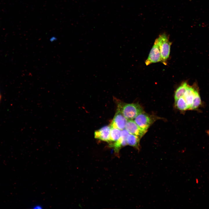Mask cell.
Wrapping results in <instances>:
<instances>
[{
  "label": "cell",
  "instance_id": "1",
  "mask_svg": "<svg viewBox=\"0 0 209 209\" xmlns=\"http://www.w3.org/2000/svg\"><path fill=\"white\" fill-rule=\"evenodd\" d=\"M117 110L127 120H132L143 112V108L138 103H126L121 102H118Z\"/></svg>",
  "mask_w": 209,
  "mask_h": 209
},
{
  "label": "cell",
  "instance_id": "2",
  "mask_svg": "<svg viewBox=\"0 0 209 209\" xmlns=\"http://www.w3.org/2000/svg\"><path fill=\"white\" fill-rule=\"evenodd\" d=\"M156 39L159 46L161 62L166 65L167 60L169 56L172 43L169 41L168 36L165 33L160 35Z\"/></svg>",
  "mask_w": 209,
  "mask_h": 209
},
{
  "label": "cell",
  "instance_id": "3",
  "mask_svg": "<svg viewBox=\"0 0 209 209\" xmlns=\"http://www.w3.org/2000/svg\"><path fill=\"white\" fill-rule=\"evenodd\" d=\"M134 121L140 128L146 132L153 121L151 117L143 112L138 114Z\"/></svg>",
  "mask_w": 209,
  "mask_h": 209
},
{
  "label": "cell",
  "instance_id": "4",
  "mask_svg": "<svg viewBox=\"0 0 209 209\" xmlns=\"http://www.w3.org/2000/svg\"><path fill=\"white\" fill-rule=\"evenodd\" d=\"M162 62V59L159 46L156 39L149 53V56L145 62L146 65L154 63Z\"/></svg>",
  "mask_w": 209,
  "mask_h": 209
},
{
  "label": "cell",
  "instance_id": "5",
  "mask_svg": "<svg viewBox=\"0 0 209 209\" xmlns=\"http://www.w3.org/2000/svg\"><path fill=\"white\" fill-rule=\"evenodd\" d=\"M127 120L119 111L117 110L110 126L111 128H117L122 130L125 129Z\"/></svg>",
  "mask_w": 209,
  "mask_h": 209
},
{
  "label": "cell",
  "instance_id": "6",
  "mask_svg": "<svg viewBox=\"0 0 209 209\" xmlns=\"http://www.w3.org/2000/svg\"><path fill=\"white\" fill-rule=\"evenodd\" d=\"M125 129L130 134L136 135L140 138L146 132L140 128L132 120H127Z\"/></svg>",
  "mask_w": 209,
  "mask_h": 209
},
{
  "label": "cell",
  "instance_id": "7",
  "mask_svg": "<svg viewBox=\"0 0 209 209\" xmlns=\"http://www.w3.org/2000/svg\"><path fill=\"white\" fill-rule=\"evenodd\" d=\"M111 127L110 126H105L95 131V138L102 141L109 143Z\"/></svg>",
  "mask_w": 209,
  "mask_h": 209
},
{
  "label": "cell",
  "instance_id": "8",
  "mask_svg": "<svg viewBox=\"0 0 209 209\" xmlns=\"http://www.w3.org/2000/svg\"><path fill=\"white\" fill-rule=\"evenodd\" d=\"M129 134L125 129H123L122 130L119 138L115 142L110 144V146L114 148L116 152H118L122 147L127 145L126 139Z\"/></svg>",
  "mask_w": 209,
  "mask_h": 209
},
{
  "label": "cell",
  "instance_id": "9",
  "mask_svg": "<svg viewBox=\"0 0 209 209\" xmlns=\"http://www.w3.org/2000/svg\"><path fill=\"white\" fill-rule=\"evenodd\" d=\"M196 90L188 86L183 96L188 106V109H191Z\"/></svg>",
  "mask_w": 209,
  "mask_h": 209
},
{
  "label": "cell",
  "instance_id": "10",
  "mask_svg": "<svg viewBox=\"0 0 209 209\" xmlns=\"http://www.w3.org/2000/svg\"><path fill=\"white\" fill-rule=\"evenodd\" d=\"M140 138L136 135L129 134L126 139L127 144L139 149Z\"/></svg>",
  "mask_w": 209,
  "mask_h": 209
},
{
  "label": "cell",
  "instance_id": "11",
  "mask_svg": "<svg viewBox=\"0 0 209 209\" xmlns=\"http://www.w3.org/2000/svg\"><path fill=\"white\" fill-rule=\"evenodd\" d=\"M122 130L118 129L111 128L109 143L112 144L117 141L120 138Z\"/></svg>",
  "mask_w": 209,
  "mask_h": 209
},
{
  "label": "cell",
  "instance_id": "12",
  "mask_svg": "<svg viewBox=\"0 0 209 209\" xmlns=\"http://www.w3.org/2000/svg\"><path fill=\"white\" fill-rule=\"evenodd\" d=\"M188 86L186 82H184L177 89L174 94V98L175 101L183 96Z\"/></svg>",
  "mask_w": 209,
  "mask_h": 209
},
{
  "label": "cell",
  "instance_id": "13",
  "mask_svg": "<svg viewBox=\"0 0 209 209\" xmlns=\"http://www.w3.org/2000/svg\"><path fill=\"white\" fill-rule=\"evenodd\" d=\"M175 105L177 108L180 110L184 111L188 109V106L183 97L175 101Z\"/></svg>",
  "mask_w": 209,
  "mask_h": 209
},
{
  "label": "cell",
  "instance_id": "14",
  "mask_svg": "<svg viewBox=\"0 0 209 209\" xmlns=\"http://www.w3.org/2000/svg\"><path fill=\"white\" fill-rule=\"evenodd\" d=\"M201 103V99L197 91L196 90L191 109H194L198 107Z\"/></svg>",
  "mask_w": 209,
  "mask_h": 209
},
{
  "label": "cell",
  "instance_id": "15",
  "mask_svg": "<svg viewBox=\"0 0 209 209\" xmlns=\"http://www.w3.org/2000/svg\"><path fill=\"white\" fill-rule=\"evenodd\" d=\"M33 208L34 209H42V206L40 205H36L34 206Z\"/></svg>",
  "mask_w": 209,
  "mask_h": 209
},
{
  "label": "cell",
  "instance_id": "16",
  "mask_svg": "<svg viewBox=\"0 0 209 209\" xmlns=\"http://www.w3.org/2000/svg\"><path fill=\"white\" fill-rule=\"evenodd\" d=\"M207 133L209 135V130L207 131Z\"/></svg>",
  "mask_w": 209,
  "mask_h": 209
},
{
  "label": "cell",
  "instance_id": "17",
  "mask_svg": "<svg viewBox=\"0 0 209 209\" xmlns=\"http://www.w3.org/2000/svg\"><path fill=\"white\" fill-rule=\"evenodd\" d=\"M1 95H0V99H1Z\"/></svg>",
  "mask_w": 209,
  "mask_h": 209
}]
</instances>
